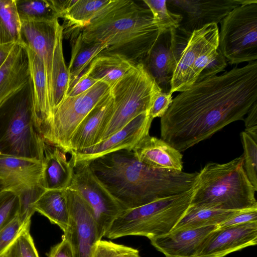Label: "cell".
<instances>
[{
    "label": "cell",
    "mask_w": 257,
    "mask_h": 257,
    "mask_svg": "<svg viewBox=\"0 0 257 257\" xmlns=\"http://www.w3.org/2000/svg\"><path fill=\"white\" fill-rule=\"evenodd\" d=\"M257 101V61L196 82L161 118V139L183 152L244 116Z\"/></svg>",
    "instance_id": "obj_1"
},
{
    "label": "cell",
    "mask_w": 257,
    "mask_h": 257,
    "mask_svg": "<svg viewBox=\"0 0 257 257\" xmlns=\"http://www.w3.org/2000/svg\"><path fill=\"white\" fill-rule=\"evenodd\" d=\"M87 162L96 177L125 209L187 192L193 188L197 175V172L151 167L128 150Z\"/></svg>",
    "instance_id": "obj_2"
},
{
    "label": "cell",
    "mask_w": 257,
    "mask_h": 257,
    "mask_svg": "<svg viewBox=\"0 0 257 257\" xmlns=\"http://www.w3.org/2000/svg\"><path fill=\"white\" fill-rule=\"evenodd\" d=\"M80 32L86 43H104L107 47L102 53L134 64L142 62L159 34L151 10L132 0H111Z\"/></svg>",
    "instance_id": "obj_3"
},
{
    "label": "cell",
    "mask_w": 257,
    "mask_h": 257,
    "mask_svg": "<svg viewBox=\"0 0 257 257\" xmlns=\"http://www.w3.org/2000/svg\"><path fill=\"white\" fill-rule=\"evenodd\" d=\"M255 191L241 156L223 164L209 163L197 172L190 205L225 210L255 209Z\"/></svg>",
    "instance_id": "obj_4"
},
{
    "label": "cell",
    "mask_w": 257,
    "mask_h": 257,
    "mask_svg": "<svg viewBox=\"0 0 257 257\" xmlns=\"http://www.w3.org/2000/svg\"><path fill=\"white\" fill-rule=\"evenodd\" d=\"M45 143L36 125L31 80L0 106V155L43 162Z\"/></svg>",
    "instance_id": "obj_5"
},
{
    "label": "cell",
    "mask_w": 257,
    "mask_h": 257,
    "mask_svg": "<svg viewBox=\"0 0 257 257\" xmlns=\"http://www.w3.org/2000/svg\"><path fill=\"white\" fill-rule=\"evenodd\" d=\"M193 189L125 209L112 222L105 236L113 239L138 235L149 239L170 232L190 205Z\"/></svg>",
    "instance_id": "obj_6"
},
{
    "label": "cell",
    "mask_w": 257,
    "mask_h": 257,
    "mask_svg": "<svg viewBox=\"0 0 257 257\" xmlns=\"http://www.w3.org/2000/svg\"><path fill=\"white\" fill-rule=\"evenodd\" d=\"M161 91L143 62L134 64L110 88L112 111L99 143L120 131L141 113L149 112Z\"/></svg>",
    "instance_id": "obj_7"
},
{
    "label": "cell",
    "mask_w": 257,
    "mask_h": 257,
    "mask_svg": "<svg viewBox=\"0 0 257 257\" xmlns=\"http://www.w3.org/2000/svg\"><path fill=\"white\" fill-rule=\"evenodd\" d=\"M218 48L231 65L257 59V1L241 4L220 22Z\"/></svg>",
    "instance_id": "obj_8"
},
{
    "label": "cell",
    "mask_w": 257,
    "mask_h": 257,
    "mask_svg": "<svg viewBox=\"0 0 257 257\" xmlns=\"http://www.w3.org/2000/svg\"><path fill=\"white\" fill-rule=\"evenodd\" d=\"M110 90L108 85L98 81L79 95L66 97L53 111L40 132L45 142L69 153V143L74 131Z\"/></svg>",
    "instance_id": "obj_9"
},
{
    "label": "cell",
    "mask_w": 257,
    "mask_h": 257,
    "mask_svg": "<svg viewBox=\"0 0 257 257\" xmlns=\"http://www.w3.org/2000/svg\"><path fill=\"white\" fill-rule=\"evenodd\" d=\"M69 188L77 191L89 207L101 239L113 221L125 210L96 177L88 162L75 163Z\"/></svg>",
    "instance_id": "obj_10"
},
{
    "label": "cell",
    "mask_w": 257,
    "mask_h": 257,
    "mask_svg": "<svg viewBox=\"0 0 257 257\" xmlns=\"http://www.w3.org/2000/svg\"><path fill=\"white\" fill-rule=\"evenodd\" d=\"M191 35L179 27L163 32L142 61L163 92H170L174 72Z\"/></svg>",
    "instance_id": "obj_11"
},
{
    "label": "cell",
    "mask_w": 257,
    "mask_h": 257,
    "mask_svg": "<svg viewBox=\"0 0 257 257\" xmlns=\"http://www.w3.org/2000/svg\"><path fill=\"white\" fill-rule=\"evenodd\" d=\"M68 205L69 225L64 234L69 240L75 257H90L95 243L101 239L89 207L79 194L65 189Z\"/></svg>",
    "instance_id": "obj_12"
},
{
    "label": "cell",
    "mask_w": 257,
    "mask_h": 257,
    "mask_svg": "<svg viewBox=\"0 0 257 257\" xmlns=\"http://www.w3.org/2000/svg\"><path fill=\"white\" fill-rule=\"evenodd\" d=\"M172 13L182 17L179 28L191 34L195 30L212 23L218 24L241 0H167Z\"/></svg>",
    "instance_id": "obj_13"
},
{
    "label": "cell",
    "mask_w": 257,
    "mask_h": 257,
    "mask_svg": "<svg viewBox=\"0 0 257 257\" xmlns=\"http://www.w3.org/2000/svg\"><path fill=\"white\" fill-rule=\"evenodd\" d=\"M153 120L149 111L145 112L106 140L88 148L71 151L75 163L89 161L120 150L133 151L143 139L149 135Z\"/></svg>",
    "instance_id": "obj_14"
},
{
    "label": "cell",
    "mask_w": 257,
    "mask_h": 257,
    "mask_svg": "<svg viewBox=\"0 0 257 257\" xmlns=\"http://www.w3.org/2000/svg\"><path fill=\"white\" fill-rule=\"evenodd\" d=\"M257 244V221L216 228L205 238L194 257H224Z\"/></svg>",
    "instance_id": "obj_15"
},
{
    "label": "cell",
    "mask_w": 257,
    "mask_h": 257,
    "mask_svg": "<svg viewBox=\"0 0 257 257\" xmlns=\"http://www.w3.org/2000/svg\"><path fill=\"white\" fill-rule=\"evenodd\" d=\"M218 40L219 29L215 23L192 33L174 72L171 93L185 91L196 83L193 68L197 59L208 46Z\"/></svg>",
    "instance_id": "obj_16"
},
{
    "label": "cell",
    "mask_w": 257,
    "mask_h": 257,
    "mask_svg": "<svg viewBox=\"0 0 257 257\" xmlns=\"http://www.w3.org/2000/svg\"><path fill=\"white\" fill-rule=\"evenodd\" d=\"M21 22L18 43L32 50L42 60L46 71L50 102L53 54L60 24L58 19Z\"/></svg>",
    "instance_id": "obj_17"
},
{
    "label": "cell",
    "mask_w": 257,
    "mask_h": 257,
    "mask_svg": "<svg viewBox=\"0 0 257 257\" xmlns=\"http://www.w3.org/2000/svg\"><path fill=\"white\" fill-rule=\"evenodd\" d=\"M113 109L110 92L87 114L74 131L69 143V152L90 148L99 143Z\"/></svg>",
    "instance_id": "obj_18"
},
{
    "label": "cell",
    "mask_w": 257,
    "mask_h": 257,
    "mask_svg": "<svg viewBox=\"0 0 257 257\" xmlns=\"http://www.w3.org/2000/svg\"><path fill=\"white\" fill-rule=\"evenodd\" d=\"M43 170L41 161L0 155V179L7 190L17 194L42 185Z\"/></svg>",
    "instance_id": "obj_19"
},
{
    "label": "cell",
    "mask_w": 257,
    "mask_h": 257,
    "mask_svg": "<svg viewBox=\"0 0 257 257\" xmlns=\"http://www.w3.org/2000/svg\"><path fill=\"white\" fill-rule=\"evenodd\" d=\"M31 80L27 49L17 42L0 67V106L21 90Z\"/></svg>",
    "instance_id": "obj_20"
},
{
    "label": "cell",
    "mask_w": 257,
    "mask_h": 257,
    "mask_svg": "<svg viewBox=\"0 0 257 257\" xmlns=\"http://www.w3.org/2000/svg\"><path fill=\"white\" fill-rule=\"evenodd\" d=\"M217 225L171 231L149 239L151 244L166 257H194L201 244Z\"/></svg>",
    "instance_id": "obj_21"
},
{
    "label": "cell",
    "mask_w": 257,
    "mask_h": 257,
    "mask_svg": "<svg viewBox=\"0 0 257 257\" xmlns=\"http://www.w3.org/2000/svg\"><path fill=\"white\" fill-rule=\"evenodd\" d=\"M67 153L56 146L45 143L41 185L46 190H64L70 187L75 161L71 153V159L68 160Z\"/></svg>",
    "instance_id": "obj_22"
},
{
    "label": "cell",
    "mask_w": 257,
    "mask_h": 257,
    "mask_svg": "<svg viewBox=\"0 0 257 257\" xmlns=\"http://www.w3.org/2000/svg\"><path fill=\"white\" fill-rule=\"evenodd\" d=\"M133 151L141 162L151 167L182 171L183 156L181 152L162 139L149 135L143 139Z\"/></svg>",
    "instance_id": "obj_23"
},
{
    "label": "cell",
    "mask_w": 257,
    "mask_h": 257,
    "mask_svg": "<svg viewBox=\"0 0 257 257\" xmlns=\"http://www.w3.org/2000/svg\"><path fill=\"white\" fill-rule=\"evenodd\" d=\"M26 48L34 90L35 123L40 134L41 131L51 115L47 77L42 60L32 50Z\"/></svg>",
    "instance_id": "obj_24"
},
{
    "label": "cell",
    "mask_w": 257,
    "mask_h": 257,
    "mask_svg": "<svg viewBox=\"0 0 257 257\" xmlns=\"http://www.w3.org/2000/svg\"><path fill=\"white\" fill-rule=\"evenodd\" d=\"M134 65L119 55L101 53L92 61L84 72L111 88Z\"/></svg>",
    "instance_id": "obj_25"
},
{
    "label": "cell",
    "mask_w": 257,
    "mask_h": 257,
    "mask_svg": "<svg viewBox=\"0 0 257 257\" xmlns=\"http://www.w3.org/2000/svg\"><path fill=\"white\" fill-rule=\"evenodd\" d=\"M63 28L60 24L57 32L52 63L50 95L51 115L65 98L70 86L69 75L63 53Z\"/></svg>",
    "instance_id": "obj_26"
},
{
    "label": "cell",
    "mask_w": 257,
    "mask_h": 257,
    "mask_svg": "<svg viewBox=\"0 0 257 257\" xmlns=\"http://www.w3.org/2000/svg\"><path fill=\"white\" fill-rule=\"evenodd\" d=\"M36 211L58 226L64 232L69 225L70 214L65 189L46 190L33 205Z\"/></svg>",
    "instance_id": "obj_27"
},
{
    "label": "cell",
    "mask_w": 257,
    "mask_h": 257,
    "mask_svg": "<svg viewBox=\"0 0 257 257\" xmlns=\"http://www.w3.org/2000/svg\"><path fill=\"white\" fill-rule=\"evenodd\" d=\"M71 37V57L67 68L70 77L69 88L86 69L92 61L107 47L102 42H85L82 39L80 32L72 34Z\"/></svg>",
    "instance_id": "obj_28"
},
{
    "label": "cell",
    "mask_w": 257,
    "mask_h": 257,
    "mask_svg": "<svg viewBox=\"0 0 257 257\" xmlns=\"http://www.w3.org/2000/svg\"><path fill=\"white\" fill-rule=\"evenodd\" d=\"M111 0H76L63 16L64 23L63 34L71 35L87 26L96 15L106 6Z\"/></svg>",
    "instance_id": "obj_29"
},
{
    "label": "cell",
    "mask_w": 257,
    "mask_h": 257,
    "mask_svg": "<svg viewBox=\"0 0 257 257\" xmlns=\"http://www.w3.org/2000/svg\"><path fill=\"white\" fill-rule=\"evenodd\" d=\"M242 211L225 210L190 205L171 231L218 225Z\"/></svg>",
    "instance_id": "obj_30"
},
{
    "label": "cell",
    "mask_w": 257,
    "mask_h": 257,
    "mask_svg": "<svg viewBox=\"0 0 257 257\" xmlns=\"http://www.w3.org/2000/svg\"><path fill=\"white\" fill-rule=\"evenodd\" d=\"M21 26L16 0H0V45L18 42Z\"/></svg>",
    "instance_id": "obj_31"
},
{
    "label": "cell",
    "mask_w": 257,
    "mask_h": 257,
    "mask_svg": "<svg viewBox=\"0 0 257 257\" xmlns=\"http://www.w3.org/2000/svg\"><path fill=\"white\" fill-rule=\"evenodd\" d=\"M22 21H47L59 18L51 0H16Z\"/></svg>",
    "instance_id": "obj_32"
},
{
    "label": "cell",
    "mask_w": 257,
    "mask_h": 257,
    "mask_svg": "<svg viewBox=\"0 0 257 257\" xmlns=\"http://www.w3.org/2000/svg\"><path fill=\"white\" fill-rule=\"evenodd\" d=\"M142 1L152 12L154 22L158 28L159 34L167 30L177 29L180 27L182 17L179 14L171 12L168 9L167 0Z\"/></svg>",
    "instance_id": "obj_33"
},
{
    "label": "cell",
    "mask_w": 257,
    "mask_h": 257,
    "mask_svg": "<svg viewBox=\"0 0 257 257\" xmlns=\"http://www.w3.org/2000/svg\"><path fill=\"white\" fill-rule=\"evenodd\" d=\"M241 139L243 148V167L246 175L257 191V141L244 131Z\"/></svg>",
    "instance_id": "obj_34"
},
{
    "label": "cell",
    "mask_w": 257,
    "mask_h": 257,
    "mask_svg": "<svg viewBox=\"0 0 257 257\" xmlns=\"http://www.w3.org/2000/svg\"><path fill=\"white\" fill-rule=\"evenodd\" d=\"M90 257H140V255L137 249L101 239L95 243Z\"/></svg>",
    "instance_id": "obj_35"
},
{
    "label": "cell",
    "mask_w": 257,
    "mask_h": 257,
    "mask_svg": "<svg viewBox=\"0 0 257 257\" xmlns=\"http://www.w3.org/2000/svg\"><path fill=\"white\" fill-rule=\"evenodd\" d=\"M45 190L40 185L17 193L20 201L18 215L22 222L31 224V218L35 212L33 205Z\"/></svg>",
    "instance_id": "obj_36"
},
{
    "label": "cell",
    "mask_w": 257,
    "mask_h": 257,
    "mask_svg": "<svg viewBox=\"0 0 257 257\" xmlns=\"http://www.w3.org/2000/svg\"><path fill=\"white\" fill-rule=\"evenodd\" d=\"M2 257H40L30 228L20 234Z\"/></svg>",
    "instance_id": "obj_37"
},
{
    "label": "cell",
    "mask_w": 257,
    "mask_h": 257,
    "mask_svg": "<svg viewBox=\"0 0 257 257\" xmlns=\"http://www.w3.org/2000/svg\"><path fill=\"white\" fill-rule=\"evenodd\" d=\"M30 224L22 222L18 214L0 230V257L22 232L30 228Z\"/></svg>",
    "instance_id": "obj_38"
},
{
    "label": "cell",
    "mask_w": 257,
    "mask_h": 257,
    "mask_svg": "<svg viewBox=\"0 0 257 257\" xmlns=\"http://www.w3.org/2000/svg\"><path fill=\"white\" fill-rule=\"evenodd\" d=\"M20 201L18 195L10 190L0 192V230L18 214Z\"/></svg>",
    "instance_id": "obj_39"
},
{
    "label": "cell",
    "mask_w": 257,
    "mask_h": 257,
    "mask_svg": "<svg viewBox=\"0 0 257 257\" xmlns=\"http://www.w3.org/2000/svg\"><path fill=\"white\" fill-rule=\"evenodd\" d=\"M227 65L226 58L219 48H218L217 55L201 71L197 78V82L216 76L217 73L224 71Z\"/></svg>",
    "instance_id": "obj_40"
},
{
    "label": "cell",
    "mask_w": 257,
    "mask_h": 257,
    "mask_svg": "<svg viewBox=\"0 0 257 257\" xmlns=\"http://www.w3.org/2000/svg\"><path fill=\"white\" fill-rule=\"evenodd\" d=\"M173 101L172 93L159 92L156 96L149 110L150 115L154 119L162 117L167 112Z\"/></svg>",
    "instance_id": "obj_41"
},
{
    "label": "cell",
    "mask_w": 257,
    "mask_h": 257,
    "mask_svg": "<svg viewBox=\"0 0 257 257\" xmlns=\"http://www.w3.org/2000/svg\"><path fill=\"white\" fill-rule=\"evenodd\" d=\"M98 82L83 72L69 89L66 97L79 95L88 90Z\"/></svg>",
    "instance_id": "obj_42"
},
{
    "label": "cell",
    "mask_w": 257,
    "mask_h": 257,
    "mask_svg": "<svg viewBox=\"0 0 257 257\" xmlns=\"http://www.w3.org/2000/svg\"><path fill=\"white\" fill-rule=\"evenodd\" d=\"M257 221V208L242 211L217 225V228Z\"/></svg>",
    "instance_id": "obj_43"
},
{
    "label": "cell",
    "mask_w": 257,
    "mask_h": 257,
    "mask_svg": "<svg viewBox=\"0 0 257 257\" xmlns=\"http://www.w3.org/2000/svg\"><path fill=\"white\" fill-rule=\"evenodd\" d=\"M47 257H75L72 245L64 235L60 242L51 247Z\"/></svg>",
    "instance_id": "obj_44"
},
{
    "label": "cell",
    "mask_w": 257,
    "mask_h": 257,
    "mask_svg": "<svg viewBox=\"0 0 257 257\" xmlns=\"http://www.w3.org/2000/svg\"><path fill=\"white\" fill-rule=\"evenodd\" d=\"M244 119L245 132L257 141V101L250 107Z\"/></svg>",
    "instance_id": "obj_45"
},
{
    "label": "cell",
    "mask_w": 257,
    "mask_h": 257,
    "mask_svg": "<svg viewBox=\"0 0 257 257\" xmlns=\"http://www.w3.org/2000/svg\"><path fill=\"white\" fill-rule=\"evenodd\" d=\"M76 1V0H51L59 18H62L64 14Z\"/></svg>",
    "instance_id": "obj_46"
},
{
    "label": "cell",
    "mask_w": 257,
    "mask_h": 257,
    "mask_svg": "<svg viewBox=\"0 0 257 257\" xmlns=\"http://www.w3.org/2000/svg\"><path fill=\"white\" fill-rule=\"evenodd\" d=\"M16 43L0 45V67L7 60Z\"/></svg>",
    "instance_id": "obj_47"
},
{
    "label": "cell",
    "mask_w": 257,
    "mask_h": 257,
    "mask_svg": "<svg viewBox=\"0 0 257 257\" xmlns=\"http://www.w3.org/2000/svg\"><path fill=\"white\" fill-rule=\"evenodd\" d=\"M5 190H7V187L3 180L0 179V192Z\"/></svg>",
    "instance_id": "obj_48"
},
{
    "label": "cell",
    "mask_w": 257,
    "mask_h": 257,
    "mask_svg": "<svg viewBox=\"0 0 257 257\" xmlns=\"http://www.w3.org/2000/svg\"><path fill=\"white\" fill-rule=\"evenodd\" d=\"M168 257H192V256H168Z\"/></svg>",
    "instance_id": "obj_49"
}]
</instances>
